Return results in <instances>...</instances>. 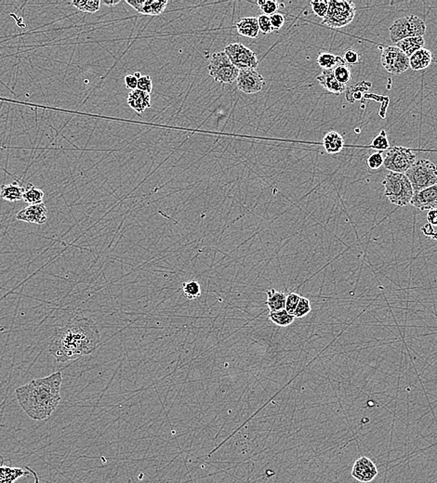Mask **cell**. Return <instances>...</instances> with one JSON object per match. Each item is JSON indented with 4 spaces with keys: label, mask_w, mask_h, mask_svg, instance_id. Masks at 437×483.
Wrapping results in <instances>:
<instances>
[{
    "label": "cell",
    "mask_w": 437,
    "mask_h": 483,
    "mask_svg": "<svg viewBox=\"0 0 437 483\" xmlns=\"http://www.w3.org/2000/svg\"><path fill=\"white\" fill-rule=\"evenodd\" d=\"M323 145L327 153L335 154L342 151L344 147V139L336 131H329L323 138Z\"/></svg>",
    "instance_id": "obj_19"
},
{
    "label": "cell",
    "mask_w": 437,
    "mask_h": 483,
    "mask_svg": "<svg viewBox=\"0 0 437 483\" xmlns=\"http://www.w3.org/2000/svg\"><path fill=\"white\" fill-rule=\"evenodd\" d=\"M333 74L336 77L337 80L340 82L342 85H345L350 82L352 78L351 70L349 66L346 63H342L338 65L333 69Z\"/></svg>",
    "instance_id": "obj_30"
},
{
    "label": "cell",
    "mask_w": 437,
    "mask_h": 483,
    "mask_svg": "<svg viewBox=\"0 0 437 483\" xmlns=\"http://www.w3.org/2000/svg\"><path fill=\"white\" fill-rule=\"evenodd\" d=\"M390 38L394 43L409 38L423 37L426 32V24L416 15H409L394 21L389 28Z\"/></svg>",
    "instance_id": "obj_5"
},
{
    "label": "cell",
    "mask_w": 437,
    "mask_h": 483,
    "mask_svg": "<svg viewBox=\"0 0 437 483\" xmlns=\"http://www.w3.org/2000/svg\"><path fill=\"white\" fill-rule=\"evenodd\" d=\"M410 204L422 211L437 209V185L414 193Z\"/></svg>",
    "instance_id": "obj_14"
},
{
    "label": "cell",
    "mask_w": 437,
    "mask_h": 483,
    "mask_svg": "<svg viewBox=\"0 0 437 483\" xmlns=\"http://www.w3.org/2000/svg\"><path fill=\"white\" fill-rule=\"evenodd\" d=\"M257 5L259 6L264 14L267 16H272L276 13V10H278L279 8L278 3L274 0H259L257 1Z\"/></svg>",
    "instance_id": "obj_32"
},
{
    "label": "cell",
    "mask_w": 437,
    "mask_h": 483,
    "mask_svg": "<svg viewBox=\"0 0 437 483\" xmlns=\"http://www.w3.org/2000/svg\"><path fill=\"white\" fill-rule=\"evenodd\" d=\"M428 223L432 226H437V209H432L428 211L427 217Z\"/></svg>",
    "instance_id": "obj_42"
},
{
    "label": "cell",
    "mask_w": 437,
    "mask_h": 483,
    "mask_svg": "<svg viewBox=\"0 0 437 483\" xmlns=\"http://www.w3.org/2000/svg\"><path fill=\"white\" fill-rule=\"evenodd\" d=\"M183 292L188 299H197L201 296V287L197 281H187L183 282Z\"/></svg>",
    "instance_id": "obj_29"
},
{
    "label": "cell",
    "mask_w": 437,
    "mask_h": 483,
    "mask_svg": "<svg viewBox=\"0 0 437 483\" xmlns=\"http://www.w3.org/2000/svg\"><path fill=\"white\" fill-rule=\"evenodd\" d=\"M258 24H259V32H261L264 34H270L274 31V29L272 27V24H271L270 17L267 15H260L258 18Z\"/></svg>",
    "instance_id": "obj_38"
},
{
    "label": "cell",
    "mask_w": 437,
    "mask_h": 483,
    "mask_svg": "<svg viewBox=\"0 0 437 483\" xmlns=\"http://www.w3.org/2000/svg\"><path fill=\"white\" fill-rule=\"evenodd\" d=\"M311 8L314 14L319 18H325L328 10V1L327 0H316L311 2Z\"/></svg>",
    "instance_id": "obj_35"
},
{
    "label": "cell",
    "mask_w": 437,
    "mask_h": 483,
    "mask_svg": "<svg viewBox=\"0 0 437 483\" xmlns=\"http://www.w3.org/2000/svg\"><path fill=\"white\" fill-rule=\"evenodd\" d=\"M317 80L326 91L330 93L339 95L346 91L345 85H342L337 80L333 74V70H323V72L317 77Z\"/></svg>",
    "instance_id": "obj_15"
},
{
    "label": "cell",
    "mask_w": 437,
    "mask_h": 483,
    "mask_svg": "<svg viewBox=\"0 0 437 483\" xmlns=\"http://www.w3.org/2000/svg\"><path fill=\"white\" fill-rule=\"evenodd\" d=\"M209 76L216 82L232 84L237 79L239 69L236 67L224 51L214 53L208 65Z\"/></svg>",
    "instance_id": "obj_7"
},
{
    "label": "cell",
    "mask_w": 437,
    "mask_h": 483,
    "mask_svg": "<svg viewBox=\"0 0 437 483\" xmlns=\"http://www.w3.org/2000/svg\"><path fill=\"white\" fill-rule=\"evenodd\" d=\"M352 477L362 483L371 482L377 478L379 471L372 460L361 456L356 460L352 469Z\"/></svg>",
    "instance_id": "obj_12"
},
{
    "label": "cell",
    "mask_w": 437,
    "mask_h": 483,
    "mask_svg": "<svg viewBox=\"0 0 437 483\" xmlns=\"http://www.w3.org/2000/svg\"><path fill=\"white\" fill-rule=\"evenodd\" d=\"M138 77L133 75H128L125 77V85L127 88L131 90V91L137 90L138 87Z\"/></svg>",
    "instance_id": "obj_41"
},
{
    "label": "cell",
    "mask_w": 437,
    "mask_h": 483,
    "mask_svg": "<svg viewBox=\"0 0 437 483\" xmlns=\"http://www.w3.org/2000/svg\"><path fill=\"white\" fill-rule=\"evenodd\" d=\"M236 28L238 34L242 37L255 39L259 34V24L258 18L256 17H245L239 20L236 24Z\"/></svg>",
    "instance_id": "obj_17"
},
{
    "label": "cell",
    "mask_w": 437,
    "mask_h": 483,
    "mask_svg": "<svg viewBox=\"0 0 437 483\" xmlns=\"http://www.w3.org/2000/svg\"><path fill=\"white\" fill-rule=\"evenodd\" d=\"M343 61L346 64H356L361 62L360 54L354 48H348L343 52Z\"/></svg>",
    "instance_id": "obj_37"
},
{
    "label": "cell",
    "mask_w": 437,
    "mask_h": 483,
    "mask_svg": "<svg viewBox=\"0 0 437 483\" xmlns=\"http://www.w3.org/2000/svg\"><path fill=\"white\" fill-rule=\"evenodd\" d=\"M312 311V307L310 300L306 297H301L299 301L298 306L294 311L293 315L295 318H303L308 315Z\"/></svg>",
    "instance_id": "obj_31"
},
{
    "label": "cell",
    "mask_w": 437,
    "mask_h": 483,
    "mask_svg": "<svg viewBox=\"0 0 437 483\" xmlns=\"http://www.w3.org/2000/svg\"><path fill=\"white\" fill-rule=\"evenodd\" d=\"M405 175L411 183L414 193L437 185V167L426 159L416 161Z\"/></svg>",
    "instance_id": "obj_4"
},
{
    "label": "cell",
    "mask_w": 437,
    "mask_h": 483,
    "mask_svg": "<svg viewBox=\"0 0 437 483\" xmlns=\"http://www.w3.org/2000/svg\"><path fill=\"white\" fill-rule=\"evenodd\" d=\"M224 52L230 59L232 63L241 69H257L259 66V61L257 54L251 49L245 47L243 44L233 43L228 45Z\"/></svg>",
    "instance_id": "obj_9"
},
{
    "label": "cell",
    "mask_w": 437,
    "mask_h": 483,
    "mask_svg": "<svg viewBox=\"0 0 437 483\" xmlns=\"http://www.w3.org/2000/svg\"><path fill=\"white\" fill-rule=\"evenodd\" d=\"M29 472L21 468H12L5 466L2 462L0 464V483H14L19 478L28 476Z\"/></svg>",
    "instance_id": "obj_21"
},
{
    "label": "cell",
    "mask_w": 437,
    "mask_h": 483,
    "mask_svg": "<svg viewBox=\"0 0 437 483\" xmlns=\"http://www.w3.org/2000/svg\"><path fill=\"white\" fill-rule=\"evenodd\" d=\"M432 54L427 48H422L409 57V68L414 71L424 70L431 65Z\"/></svg>",
    "instance_id": "obj_18"
},
{
    "label": "cell",
    "mask_w": 437,
    "mask_h": 483,
    "mask_svg": "<svg viewBox=\"0 0 437 483\" xmlns=\"http://www.w3.org/2000/svg\"><path fill=\"white\" fill-rule=\"evenodd\" d=\"M356 15V5L352 1H328V10L323 24L330 28H341L350 24Z\"/></svg>",
    "instance_id": "obj_6"
},
{
    "label": "cell",
    "mask_w": 437,
    "mask_h": 483,
    "mask_svg": "<svg viewBox=\"0 0 437 483\" xmlns=\"http://www.w3.org/2000/svg\"><path fill=\"white\" fill-rule=\"evenodd\" d=\"M16 219L31 224H45L48 220V208L44 203L26 206L16 214Z\"/></svg>",
    "instance_id": "obj_13"
},
{
    "label": "cell",
    "mask_w": 437,
    "mask_h": 483,
    "mask_svg": "<svg viewBox=\"0 0 437 483\" xmlns=\"http://www.w3.org/2000/svg\"><path fill=\"white\" fill-rule=\"evenodd\" d=\"M371 146L375 150H379V151H385L389 149L390 145L388 138H387V132L385 130H381L380 134L376 136L374 139L372 140Z\"/></svg>",
    "instance_id": "obj_33"
},
{
    "label": "cell",
    "mask_w": 437,
    "mask_h": 483,
    "mask_svg": "<svg viewBox=\"0 0 437 483\" xmlns=\"http://www.w3.org/2000/svg\"><path fill=\"white\" fill-rule=\"evenodd\" d=\"M63 374L51 373L43 378H37L15 389L20 406L27 416L37 421L48 419L62 400L61 388Z\"/></svg>",
    "instance_id": "obj_2"
},
{
    "label": "cell",
    "mask_w": 437,
    "mask_h": 483,
    "mask_svg": "<svg viewBox=\"0 0 437 483\" xmlns=\"http://www.w3.org/2000/svg\"><path fill=\"white\" fill-rule=\"evenodd\" d=\"M384 195L395 206H405L410 204L414 195L413 188L409 178L403 173L389 172L382 182Z\"/></svg>",
    "instance_id": "obj_3"
},
{
    "label": "cell",
    "mask_w": 437,
    "mask_h": 483,
    "mask_svg": "<svg viewBox=\"0 0 437 483\" xmlns=\"http://www.w3.org/2000/svg\"><path fill=\"white\" fill-rule=\"evenodd\" d=\"M380 62L387 72L399 76L409 69V58L397 47L385 48L380 56Z\"/></svg>",
    "instance_id": "obj_10"
},
{
    "label": "cell",
    "mask_w": 437,
    "mask_h": 483,
    "mask_svg": "<svg viewBox=\"0 0 437 483\" xmlns=\"http://www.w3.org/2000/svg\"><path fill=\"white\" fill-rule=\"evenodd\" d=\"M25 188L13 182L10 184H4L0 188V197L8 202H18L23 200Z\"/></svg>",
    "instance_id": "obj_20"
},
{
    "label": "cell",
    "mask_w": 437,
    "mask_h": 483,
    "mask_svg": "<svg viewBox=\"0 0 437 483\" xmlns=\"http://www.w3.org/2000/svg\"><path fill=\"white\" fill-rule=\"evenodd\" d=\"M301 296L297 293H290L287 296V300H286V308L285 310L288 311V313L293 314L294 311L298 306L299 301H300Z\"/></svg>",
    "instance_id": "obj_36"
},
{
    "label": "cell",
    "mask_w": 437,
    "mask_h": 483,
    "mask_svg": "<svg viewBox=\"0 0 437 483\" xmlns=\"http://www.w3.org/2000/svg\"><path fill=\"white\" fill-rule=\"evenodd\" d=\"M101 4H104V5L108 6V7H112V6L116 5L120 2V0H116V1H107V0H103V1H101Z\"/></svg>",
    "instance_id": "obj_44"
},
{
    "label": "cell",
    "mask_w": 437,
    "mask_h": 483,
    "mask_svg": "<svg viewBox=\"0 0 437 483\" xmlns=\"http://www.w3.org/2000/svg\"><path fill=\"white\" fill-rule=\"evenodd\" d=\"M168 5V1H154V0H147L144 1L143 9L139 13L145 15H154L158 16L163 12L166 7Z\"/></svg>",
    "instance_id": "obj_26"
},
{
    "label": "cell",
    "mask_w": 437,
    "mask_h": 483,
    "mask_svg": "<svg viewBox=\"0 0 437 483\" xmlns=\"http://www.w3.org/2000/svg\"><path fill=\"white\" fill-rule=\"evenodd\" d=\"M396 44L397 48L401 49L409 58L411 55H413L414 53L423 48L425 41L423 37H417L403 39Z\"/></svg>",
    "instance_id": "obj_23"
},
{
    "label": "cell",
    "mask_w": 437,
    "mask_h": 483,
    "mask_svg": "<svg viewBox=\"0 0 437 483\" xmlns=\"http://www.w3.org/2000/svg\"><path fill=\"white\" fill-rule=\"evenodd\" d=\"M44 196H45V193L42 190L34 187L31 183H28L24 191L23 200L25 203H27L29 206L39 205L43 203Z\"/></svg>",
    "instance_id": "obj_25"
},
{
    "label": "cell",
    "mask_w": 437,
    "mask_h": 483,
    "mask_svg": "<svg viewBox=\"0 0 437 483\" xmlns=\"http://www.w3.org/2000/svg\"><path fill=\"white\" fill-rule=\"evenodd\" d=\"M137 90L144 91L150 94L153 91V81L149 76H142L138 79V87Z\"/></svg>",
    "instance_id": "obj_39"
},
{
    "label": "cell",
    "mask_w": 437,
    "mask_h": 483,
    "mask_svg": "<svg viewBox=\"0 0 437 483\" xmlns=\"http://www.w3.org/2000/svg\"><path fill=\"white\" fill-rule=\"evenodd\" d=\"M128 104L136 113L143 114L144 111L151 107V96L139 90L130 91L128 96Z\"/></svg>",
    "instance_id": "obj_16"
},
{
    "label": "cell",
    "mask_w": 437,
    "mask_h": 483,
    "mask_svg": "<svg viewBox=\"0 0 437 483\" xmlns=\"http://www.w3.org/2000/svg\"><path fill=\"white\" fill-rule=\"evenodd\" d=\"M269 319L275 326L287 327L295 320V316L288 313L286 310H282L276 312H270Z\"/></svg>",
    "instance_id": "obj_27"
},
{
    "label": "cell",
    "mask_w": 437,
    "mask_h": 483,
    "mask_svg": "<svg viewBox=\"0 0 437 483\" xmlns=\"http://www.w3.org/2000/svg\"><path fill=\"white\" fill-rule=\"evenodd\" d=\"M383 166L394 173H406L416 162V154L412 150L405 147L390 149L383 155Z\"/></svg>",
    "instance_id": "obj_8"
},
{
    "label": "cell",
    "mask_w": 437,
    "mask_h": 483,
    "mask_svg": "<svg viewBox=\"0 0 437 483\" xmlns=\"http://www.w3.org/2000/svg\"><path fill=\"white\" fill-rule=\"evenodd\" d=\"M317 63L323 70H333L338 65L345 62L341 56H336L329 52H322L317 57Z\"/></svg>",
    "instance_id": "obj_24"
},
{
    "label": "cell",
    "mask_w": 437,
    "mask_h": 483,
    "mask_svg": "<svg viewBox=\"0 0 437 483\" xmlns=\"http://www.w3.org/2000/svg\"><path fill=\"white\" fill-rule=\"evenodd\" d=\"M270 21L274 30H280L285 24V18L283 15L280 13H274L272 16H270Z\"/></svg>",
    "instance_id": "obj_40"
},
{
    "label": "cell",
    "mask_w": 437,
    "mask_h": 483,
    "mask_svg": "<svg viewBox=\"0 0 437 483\" xmlns=\"http://www.w3.org/2000/svg\"><path fill=\"white\" fill-rule=\"evenodd\" d=\"M383 162H384L383 154L380 152H376V153H371L368 157L366 166L371 170H377L383 166Z\"/></svg>",
    "instance_id": "obj_34"
},
{
    "label": "cell",
    "mask_w": 437,
    "mask_h": 483,
    "mask_svg": "<svg viewBox=\"0 0 437 483\" xmlns=\"http://www.w3.org/2000/svg\"><path fill=\"white\" fill-rule=\"evenodd\" d=\"M101 342V332L92 318L76 317L54 331L48 350L58 363L92 354Z\"/></svg>",
    "instance_id": "obj_1"
},
{
    "label": "cell",
    "mask_w": 437,
    "mask_h": 483,
    "mask_svg": "<svg viewBox=\"0 0 437 483\" xmlns=\"http://www.w3.org/2000/svg\"><path fill=\"white\" fill-rule=\"evenodd\" d=\"M267 294V300L265 304L268 307L270 312H276L282 311L286 308V300L287 296L283 292H278L274 288L266 290Z\"/></svg>",
    "instance_id": "obj_22"
},
{
    "label": "cell",
    "mask_w": 437,
    "mask_h": 483,
    "mask_svg": "<svg viewBox=\"0 0 437 483\" xmlns=\"http://www.w3.org/2000/svg\"><path fill=\"white\" fill-rule=\"evenodd\" d=\"M72 5L83 12L94 13L101 9V2L100 0H75Z\"/></svg>",
    "instance_id": "obj_28"
},
{
    "label": "cell",
    "mask_w": 437,
    "mask_h": 483,
    "mask_svg": "<svg viewBox=\"0 0 437 483\" xmlns=\"http://www.w3.org/2000/svg\"><path fill=\"white\" fill-rule=\"evenodd\" d=\"M127 3L129 5L131 6L135 10H137L138 12H141V10L143 9V6H144V1H130V0H127Z\"/></svg>",
    "instance_id": "obj_43"
},
{
    "label": "cell",
    "mask_w": 437,
    "mask_h": 483,
    "mask_svg": "<svg viewBox=\"0 0 437 483\" xmlns=\"http://www.w3.org/2000/svg\"><path fill=\"white\" fill-rule=\"evenodd\" d=\"M237 87L246 94H255L263 91L265 78L255 69H241L236 79Z\"/></svg>",
    "instance_id": "obj_11"
}]
</instances>
